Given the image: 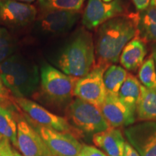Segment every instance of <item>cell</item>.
<instances>
[{
    "mask_svg": "<svg viewBox=\"0 0 156 156\" xmlns=\"http://www.w3.org/2000/svg\"><path fill=\"white\" fill-rule=\"evenodd\" d=\"M139 14L111 19L99 27L95 44L96 66L108 67L119 59L124 46L138 35Z\"/></svg>",
    "mask_w": 156,
    "mask_h": 156,
    "instance_id": "6da1fadb",
    "label": "cell"
},
{
    "mask_svg": "<svg viewBox=\"0 0 156 156\" xmlns=\"http://www.w3.org/2000/svg\"><path fill=\"white\" fill-rule=\"evenodd\" d=\"M95 44L90 33L84 28L78 30L58 54L57 65L62 72L80 78L95 67Z\"/></svg>",
    "mask_w": 156,
    "mask_h": 156,
    "instance_id": "7a4b0ae2",
    "label": "cell"
},
{
    "mask_svg": "<svg viewBox=\"0 0 156 156\" xmlns=\"http://www.w3.org/2000/svg\"><path fill=\"white\" fill-rule=\"evenodd\" d=\"M0 77L6 88L17 98L34 93L40 80L36 64L18 54L12 55L0 63Z\"/></svg>",
    "mask_w": 156,
    "mask_h": 156,
    "instance_id": "3957f363",
    "label": "cell"
},
{
    "mask_svg": "<svg viewBox=\"0 0 156 156\" xmlns=\"http://www.w3.org/2000/svg\"><path fill=\"white\" fill-rule=\"evenodd\" d=\"M41 85L45 95L55 102H64L74 95L76 77L45 64L41 69Z\"/></svg>",
    "mask_w": 156,
    "mask_h": 156,
    "instance_id": "277c9868",
    "label": "cell"
},
{
    "mask_svg": "<svg viewBox=\"0 0 156 156\" xmlns=\"http://www.w3.org/2000/svg\"><path fill=\"white\" fill-rule=\"evenodd\" d=\"M67 114L73 124L83 132L95 134L111 127L100 108L80 98L70 103Z\"/></svg>",
    "mask_w": 156,
    "mask_h": 156,
    "instance_id": "5b68a950",
    "label": "cell"
},
{
    "mask_svg": "<svg viewBox=\"0 0 156 156\" xmlns=\"http://www.w3.org/2000/svg\"><path fill=\"white\" fill-rule=\"evenodd\" d=\"M106 69V67L95 65L86 75L78 78L74 95L100 108L107 95L103 83V74Z\"/></svg>",
    "mask_w": 156,
    "mask_h": 156,
    "instance_id": "8992f818",
    "label": "cell"
},
{
    "mask_svg": "<svg viewBox=\"0 0 156 156\" xmlns=\"http://www.w3.org/2000/svg\"><path fill=\"white\" fill-rule=\"evenodd\" d=\"M16 103L29 116L41 126L55 130V131L68 133L76 136L80 132L77 129L69 125L67 120L64 117L57 116L48 112L34 101L26 98H16Z\"/></svg>",
    "mask_w": 156,
    "mask_h": 156,
    "instance_id": "52a82bcc",
    "label": "cell"
},
{
    "mask_svg": "<svg viewBox=\"0 0 156 156\" xmlns=\"http://www.w3.org/2000/svg\"><path fill=\"white\" fill-rule=\"evenodd\" d=\"M125 15V9L120 0L106 3L103 0H88L82 18L85 28L93 30L115 17Z\"/></svg>",
    "mask_w": 156,
    "mask_h": 156,
    "instance_id": "ba28073f",
    "label": "cell"
},
{
    "mask_svg": "<svg viewBox=\"0 0 156 156\" xmlns=\"http://www.w3.org/2000/svg\"><path fill=\"white\" fill-rule=\"evenodd\" d=\"M34 5L16 0H0V23L10 27H23L36 20Z\"/></svg>",
    "mask_w": 156,
    "mask_h": 156,
    "instance_id": "9c48e42d",
    "label": "cell"
},
{
    "mask_svg": "<svg viewBox=\"0 0 156 156\" xmlns=\"http://www.w3.org/2000/svg\"><path fill=\"white\" fill-rule=\"evenodd\" d=\"M129 143L140 156H156V123L147 122L125 130Z\"/></svg>",
    "mask_w": 156,
    "mask_h": 156,
    "instance_id": "30bf717a",
    "label": "cell"
},
{
    "mask_svg": "<svg viewBox=\"0 0 156 156\" xmlns=\"http://www.w3.org/2000/svg\"><path fill=\"white\" fill-rule=\"evenodd\" d=\"M38 132L53 156H79L83 145L75 136L40 126Z\"/></svg>",
    "mask_w": 156,
    "mask_h": 156,
    "instance_id": "8fae6325",
    "label": "cell"
},
{
    "mask_svg": "<svg viewBox=\"0 0 156 156\" xmlns=\"http://www.w3.org/2000/svg\"><path fill=\"white\" fill-rule=\"evenodd\" d=\"M80 13L75 11H43L38 20V28L44 33L51 35L62 34L69 31L79 20Z\"/></svg>",
    "mask_w": 156,
    "mask_h": 156,
    "instance_id": "7c38bea8",
    "label": "cell"
},
{
    "mask_svg": "<svg viewBox=\"0 0 156 156\" xmlns=\"http://www.w3.org/2000/svg\"><path fill=\"white\" fill-rule=\"evenodd\" d=\"M17 140L23 156H53L40 134L23 120L17 123Z\"/></svg>",
    "mask_w": 156,
    "mask_h": 156,
    "instance_id": "4fadbf2b",
    "label": "cell"
},
{
    "mask_svg": "<svg viewBox=\"0 0 156 156\" xmlns=\"http://www.w3.org/2000/svg\"><path fill=\"white\" fill-rule=\"evenodd\" d=\"M100 109L109 126L112 128L129 126L135 120V113L119 100L118 96L107 94Z\"/></svg>",
    "mask_w": 156,
    "mask_h": 156,
    "instance_id": "5bb4252c",
    "label": "cell"
},
{
    "mask_svg": "<svg viewBox=\"0 0 156 156\" xmlns=\"http://www.w3.org/2000/svg\"><path fill=\"white\" fill-rule=\"evenodd\" d=\"M93 142L108 156H124L126 142L119 129L110 127L95 133L93 136Z\"/></svg>",
    "mask_w": 156,
    "mask_h": 156,
    "instance_id": "9a60e30c",
    "label": "cell"
},
{
    "mask_svg": "<svg viewBox=\"0 0 156 156\" xmlns=\"http://www.w3.org/2000/svg\"><path fill=\"white\" fill-rule=\"evenodd\" d=\"M147 52L145 42L136 36L123 48L119 57L120 63L126 70L136 71L143 64Z\"/></svg>",
    "mask_w": 156,
    "mask_h": 156,
    "instance_id": "2e32d148",
    "label": "cell"
},
{
    "mask_svg": "<svg viewBox=\"0 0 156 156\" xmlns=\"http://www.w3.org/2000/svg\"><path fill=\"white\" fill-rule=\"evenodd\" d=\"M136 112L140 120L156 119V88H147L141 85Z\"/></svg>",
    "mask_w": 156,
    "mask_h": 156,
    "instance_id": "e0dca14e",
    "label": "cell"
},
{
    "mask_svg": "<svg viewBox=\"0 0 156 156\" xmlns=\"http://www.w3.org/2000/svg\"><path fill=\"white\" fill-rule=\"evenodd\" d=\"M138 35L144 42L156 43V8L150 5L139 14Z\"/></svg>",
    "mask_w": 156,
    "mask_h": 156,
    "instance_id": "ac0fdd59",
    "label": "cell"
},
{
    "mask_svg": "<svg viewBox=\"0 0 156 156\" xmlns=\"http://www.w3.org/2000/svg\"><path fill=\"white\" fill-rule=\"evenodd\" d=\"M140 93L141 85L139 80L134 75L128 74L120 87L118 98L130 110L135 113Z\"/></svg>",
    "mask_w": 156,
    "mask_h": 156,
    "instance_id": "d6986e66",
    "label": "cell"
},
{
    "mask_svg": "<svg viewBox=\"0 0 156 156\" xmlns=\"http://www.w3.org/2000/svg\"><path fill=\"white\" fill-rule=\"evenodd\" d=\"M127 75L126 70L121 66L112 64L107 67L103 74V83L107 94L118 96L120 87Z\"/></svg>",
    "mask_w": 156,
    "mask_h": 156,
    "instance_id": "ffe728a7",
    "label": "cell"
},
{
    "mask_svg": "<svg viewBox=\"0 0 156 156\" xmlns=\"http://www.w3.org/2000/svg\"><path fill=\"white\" fill-rule=\"evenodd\" d=\"M17 124L10 111L0 106V136L17 146Z\"/></svg>",
    "mask_w": 156,
    "mask_h": 156,
    "instance_id": "44dd1931",
    "label": "cell"
},
{
    "mask_svg": "<svg viewBox=\"0 0 156 156\" xmlns=\"http://www.w3.org/2000/svg\"><path fill=\"white\" fill-rule=\"evenodd\" d=\"M85 0H38L43 11L64 10L79 12Z\"/></svg>",
    "mask_w": 156,
    "mask_h": 156,
    "instance_id": "7402d4cb",
    "label": "cell"
},
{
    "mask_svg": "<svg viewBox=\"0 0 156 156\" xmlns=\"http://www.w3.org/2000/svg\"><path fill=\"white\" fill-rule=\"evenodd\" d=\"M139 79L144 87L156 88V69L153 56H149L140 67Z\"/></svg>",
    "mask_w": 156,
    "mask_h": 156,
    "instance_id": "603a6c76",
    "label": "cell"
},
{
    "mask_svg": "<svg viewBox=\"0 0 156 156\" xmlns=\"http://www.w3.org/2000/svg\"><path fill=\"white\" fill-rule=\"evenodd\" d=\"M15 51L13 39L5 28L0 27V63L12 55Z\"/></svg>",
    "mask_w": 156,
    "mask_h": 156,
    "instance_id": "cb8c5ba5",
    "label": "cell"
},
{
    "mask_svg": "<svg viewBox=\"0 0 156 156\" xmlns=\"http://www.w3.org/2000/svg\"><path fill=\"white\" fill-rule=\"evenodd\" d=\"M9 142V140L6 138H3L0 141V156H15Z\"/></svg>",
    "mask_w": 156,
    "mask_h": 156,
    "instance_id": "d4e9b609",
    "label": "cell"
},
{
    "mask_svg": "<svg viewBox=\"0 0 156 156\" xmlns=\"http://www.w3.org/2000/svg\"><path fill=\"white\" fill-rule=\"evenodd\" d=\"M80 153L85 156H107L98 148L89 145H83Z\"/></svg>",
    "mask_w": 156,
    "mask_h": 156,
    "instance_id": "484cf974",
    "label": "cell"
},
{
    "mask_svg": "<svg viewBox=\"0 0 156 156\" xmlns=\"http://www.w3.org/2000/svg\"><path fill=\"white\" fill-rule=\"evenodd\" d=\"M136 9L139 11H144L150 6L151 0H132Z\"/></svg>",
    "mask_w": 156,
    "mask_h": 156,
    "instance_id": "4316f807",
    "label": "cell"
},
{
    "mask_svg": "<svg viewBox=\"0 0 156 156\" xmlns=\"http://www.w3.org/2000/svg\"><path fill=\"white\" fill-rule=\"evenodd\" d=\"M6 87L4 85L2 80L1 77H0V103L4 102L8 98V92Z\"/></svg>",
    "mask_w": 156,
    "mask_h": 156,
    "instance_id": "83f0119b",
    "label": "cell"
},
{
    "mask_svg": "<svg viewBox=\"0 0 156 156\" xmlns=\"http://www.w3.org/2000/svg\"><path fill=\"white\" fill-rule=\"evenodd\" d=\"M124 156H140V155L129 143L126 142L124 146Z\"/></svg>",
    "mask_w": 156,
    "mask_h": 156,
    "instance_id": "f1b7e54d",
    "label": "cell"
},
{
    "mask_svg": "<svg viewBox=\"0 0 156 156\" xmlns=\"http://www.w3.org/2000/svg\"><path fill=\"white\" fill-rule=\"evenodd\" d=\"M153 57L154 58V61H155V64H156V46L153 48Z\"/></svg>",
    "mask_w": 156,
    "mask_h": 156,
    "instance_id": "f546056e",
    "label": "cell"
},
{
    "mask_svg": "<svg viewBox=\"0 0 156 156\" xmlns=\"http://www.w3.org/2000/svg\"><path fill=\"white\" fill-rule=\"evenodd\" d=\"M16 1L21 2H25V3H30V2H34L35 0H16Z\"/></svg>",
    "mask_w": 156,
    "mask_h": 156,
    "instance_id": "4dcf8cb0",
    "label": "cell"
},
{
    "mask_svg": "<svg viewBox=\"0 0 156 156\" xmlns=\"http://www.w3.org/2000/svg\"><path fill=\"white\" fill-rule=\"evenodd\" d=\"M151 5L153 6V7H155V8H156V0H151Z\"/></svg>",
    "mask_w": 156,
    "mask_h": 156,
    "instance_id": "1f68e13d",
    "label": "cell"
},
{
    "mask_svg": "<svg viewBox=\"0 0 156 156\" xmlns=\"http://www.w3.org/2000/svg\"><path fill=\"white\" fill-rule=\"evenodd\" d=\"M103 1L106 3H109V2H112L114 1V0H103Z\"/></svg>",
    "mask_w": 156,
    "mask_h": 156,
    "instance_id": "d6a6232c",
    "label": "cell"
},
{
    "mask_svg": "<svg viewBox=\"0 0 156 156\" xmlns=\"http://www.w3.org/2000/svg\"><path fill=\"white\" fill-rule=\"evenodd\" d=\"M14 154H15V156H22V155H20L18 153H17L16 151H14Z\"/></svg>",
    "mask_w": 156,
    "mask_h": 156,
    "instance_id": "836d02e7",
    "label": "cell"
},
{
    "mask_svg": "<svg viewBox=\"0 0 156 156\" xmlns=\"http://www.w3.org/2000/svg\"><path fill=\"white\" fill-rule=\"evenodd\" d=\"M79 156H85V155H83V154H82V153H80V155H79Z\"/></svg>",
    "mask_w": 156,
    "mask_h": 156,
    "instance_id": "e575fe53",
    "label": "cell"
}]
</instances>
